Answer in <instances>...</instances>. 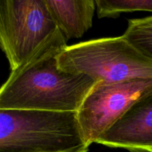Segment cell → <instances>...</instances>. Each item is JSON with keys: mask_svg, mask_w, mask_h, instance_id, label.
<instances>
[{"mask_svg": "<svg viewBox=\"0 0 152 152\" xmlns=\"http://www.w3.org/2000/svg\"><path fill=\"white\" fill-rule=\"evenodd\" d=\"M96 143L131 152H151L152 93L137 101Z\"/></svg>", "mask_w": 152, "mask_h": 152, "instance_id": "8992f818", "label": "cell"}, {"mask_svg": "<svg viewBox=\"0 0 152 152\" xmlns=\"http://www.w3.org/2000/svg\"><path fill=\"white\" fill-rule=\"evenodd\" d=\"M151 93L152 79L96 83L77 112L86 143L96 142L137 101Z\"/></svg>", "mask_w": 152, "mask_h": 152, "instance_id": "5b68a950", "label": "cell"}, {"mask_svg": "<svg viewBox=\"0 0 152 152\" xmlns=\"http://www.w3.org/2000/svg\"><path fill=\"white\" fill-rule=\"evenodd\" d=\"M123 36L141 54L152 61V16L129 20Z\"/></svg>", "mask_w": 152, "mask_h": 152, "instance_id": "ba28073f", "label": "cell"}, {"mask_svg": "<svg viewBox=\"0 0 152 152\" xmlns=\"http://www.w3.org/2000/svg\"><path fill=\"white\" fill-rule=\"evenodd\" d=\"M77 113L0 108V152H87Z\"/></svg>", "mask_w": 152, "mask_h": 152, "instance_id": "7a4b0ae2", "label": "cell"}, {"mask_svg": "<svg viewBox=\"0 0 152 152\" xmlns=\"http://www.w3.org/2000/svg\"><path fill=\"white\" fill-rule=\"evenodd\" d=\"M133 11L145 10L152 12V0H134L131 4Z\"/></svg>", "mask_w": 152, "mask_h": 152, "instance_id": "9c48e42d", "label": "cell"}, {"mask_svg": "<svg viewBox=\"0 0 152 152\" xmlns=\"http://www.w3.org/2000/svg\"><path fill=\"white\" fill-rule=\"evenodd\" d=\"M57 61L63 71L86 74L96 83L152 79V61L141 54L123 36L67 46L58 55Z\"/></svg>", "mask_w": 152, "mask_h": 152, "instance_id": "3957f363", "label": "cell"}, {"mask_svg": "<svg viewBox=\"0 0 152 152\" xmlns=\"http://www.w3.org/2000/svg\"><path fill=\"white\" fill-rule=\"evenodd\" d=\"M151 152H152V151H151Z\"/></svg>", "mask_w": 152, "mask_h": 152, "instance_id": "30bf717a", "label": "cell"}, {"mask_svg": "<svg viewBox=\"0 0 152 152\" xmlns=\"http://www.w3.org/2000/svg\"><path fill=\"white\" fill-rule=\"evenodd\" d=\"M56 30L45 0H0V49L11 71Z\"/></svg>", "mask_w": 152, "mask_h": 152, "instance_id": "277c9868", "label": "cell"}, {"mask_svg": "<svg viewBox=\"0 0 152 152\" xmlns=\"http://www.w3.org/2000/svg\"><path fill=\"white\" fill-rule=\"evenodd\" d=\"M50 15L65 39L80 38L92 26L94 0H45Z\"/></svg>", "mask_w": 152, "mask_h": 152, "instance_id": "52a82bcc", "label": "cell"}, {"mask_svg": "<svg viewBox=\"0 0 152 152\" xmlns=\"http://www.w3.org/2000/svg\"><path fill=\"white\" fill-rule=\"evenodd\" d=\"M58 29L22 65L10 72L0 88V108L74 112L96 82L83 74L67 72L57 56L67 47Z\"/></svg>", "mask_w": 152, "mask_h": 152, "instance_id": "6da1fadb", "label": "cell"}]
</instances>
